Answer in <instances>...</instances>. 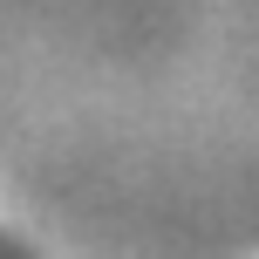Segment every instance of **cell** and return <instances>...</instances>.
Listing matches in <instances>:
<instances>
[{
	"mask_svg": "<svg viewBox=\"0 0 259 259\" xmlns=\"http://www.w3.org/2000/svg\"><path fill=\"white\" fill-rule=\"evenodd\" d=\"M0 259H48V246L34 239V225L0 198Z\"/></svg>",
	"mask_w": 259,
	"mask_h": 259,
	"instance_id": "obj_1",
	"label": "cell"
}]
</instances>
